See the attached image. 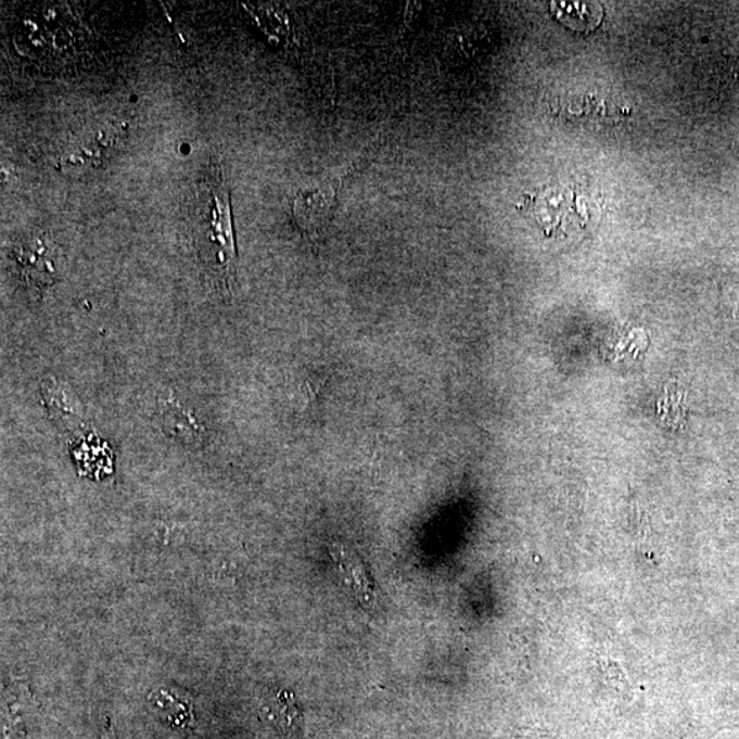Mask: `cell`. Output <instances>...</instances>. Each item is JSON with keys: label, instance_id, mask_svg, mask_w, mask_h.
Listing matches in <instances>:
<instances>
[{"label": "cell", "instance_id": "1", "mask_svg": "<svg viewBox=\"0 0 739 739\" xmlns=\"http://www.w3.org/2000/svg\"><path fill=\"white\" fill-rule=\"evenodd\" d=\"M199 215H201V245L219 279L229 282L233 279L235 243L233 233L232 208L227 182L222 173L213 170L202 183L199 192Z\"/></svg>", "mask_w": 739, "mask_h": 739}, {"label": "cell", "instance_id": "2", "mask_svg": "<svg viewBox=\"0 0 739 739\" xmlns=\"http://www.w3.org/2000/svg\"><path fill=\"white\" fill-rule=\"evenodd\" d=\"M523 208L532 213L534 219L543 227L545 233L552 234V229L563 227V222L581 219L575 193L563 190H543L526 196Z\"/></svg>", "mask_w": 739, "mask_h": 739}, {"label": "cell", "instance_id": "3", "mask_svg": "<svg viewBox=\"0 0 739 739\" xmlns=\"http://www.w3.org/2000/svg\"><path fill=\"white\" fill-rule=\"evenodd\" d=\"M334 204L335 190L332 187H314L298 192L293 204L297 227L304 234L314 238L327 227Z\"/></svg>", "mask_w": 739, "mask_h": 739}, {"label": "cell", "instance_id": "4", "mask_svg": "<svg viewBox=\"0 0 739 739\" xmlns=\"http://www.w3.org/2000/svg\"><path fill=\"white\" fill-rule=\"evenodd\" d=\"M55 245L43 238L26 239L14 250L26 281L36 286H49L56 279L54 258Z\"/></svg>", "mask_w": 739, "mask_h": 739}, {"label": "cell", "instance_id": "5", "mask_svg": "<svg viewBox=\"0 0 739 739\" xmlns=\"http://www.w3.org/2000/svg\"><path fill=\"white\" fill-rule=\"evenodd\" d=\"M330 552H332L335 568L356 599L366 608L373 607L377 601L374 585L358 555L339 543L333 545Z\"/></svg>", "mask_w": 739, "mask_h": 739}, {"label": "cell", "instance_id": "6", "mask_svg": "<svg viewBox=\"0 0 739 739\" xmlns=\"http://www.w3.org/2000/svg\"><path fill=\"white\" fill-rule=\"evenodd\" d=\"M562 113L571 123H613V120L627 117L625 107L617 106L606 101L604 98L585 93V95H571L562 103Z\"/></svg>", "mask_w": 739, "mask_h": 739}, {"label": "cell", "instance_id": "7", "mask_svg": "<svg viewBox=\"0 0 739 739\" xmlns=\"http://www.w3.org/2000/svg\"><path fill=\"white\" fill-rule=\"evenodd\" d=\"M150 705L161 721L171 727L183 728L193 722V701L186 690L161 688L152 691Z\"/></svg>", "mask_w": 739, "mask_h": 739}, {"label": "cell", "instance_id": "8", "mask_svg": "<svg viewBox=\"0 0 739 739\" xmlns=\"http://www.w3.org/2000/svg\"><path fill=\"white\" fill-rule=\"evenodd\" d=\"M270 725L285 736H295L303 730V714L293 695L286 690L270 693L262 708Z\"/></svg>", "mask_w": 739, "mask_h": 739}, {"label": "cell", "instance_id": "9", "mask_svg": "<svg viewBox=\"0 0 739 739\" xmlns=\"http://www.w3.org/2000/svg\"><path fill=\"white\" fill-rule=\"evenodd\" d=\"M41 393L51 417L60 422L62 428L72 430L80 426L82 416L73 393L65 391L54 379L43 381Z\"/></svg>", "mask_w": 739, "mask_h": 739}, {"label": "cell", "instance_id": "10", "mask_svg": "<svg viewBox=\"0 0 739 739\" xmlns=\"http://www.w3.org/2000/svg\"><path fill=\"white\" fill-rule=\"evenodd\" d=\"M164 423L171 436L187 444L202 443V428L190 413L178 406L167 405L164 410Z\"/></svg>", "mask_w": 739, "mask_h": 739}, {"label": "cell", "instance_id": "11", "mask_svg": "<svg viewBox=\"0 0 739 739\" xmlns=\"http://www.w3.org/2000/svg\"><path fill=\"white\" fill-rule=\"evenodd\" d=\"M738 152H739V146H738Z\"/></svg>", "mask_w": 739, "mask_h": 739}]
</instances>
